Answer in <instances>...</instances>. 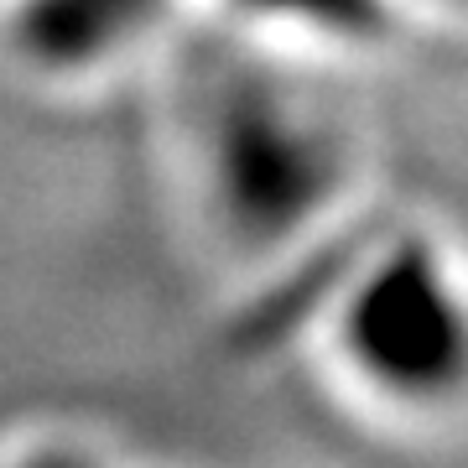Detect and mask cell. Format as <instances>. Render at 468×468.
<instances>
[{"instance_id": "obj_1", "label": "cell", "mask_w": 468, "mask_h": 468, "mask_svg": "<svg viewBox=\"0 0 468 468\" xmlns=\"http://www.w3.org/2000/svg\"><path fill=\"white\" fill-rule=\"evenodd\" d=\"M334 354L375 401L452 406L468 390V276L437 239H390L334 307Z\"/></svg>"}, {"instance_id": "obj_2", "label": "cell", "mask_w": 468, "mask_h": 468, "mask_svg": "<svg viewBox=\"0 0 468 468\" xmlns=\"http://www.w3.org/2000/svg\"><path fill=\"white\" fill-rule=\"evenodd\" d=\"M203 172L214 177L224 224L255 239H282L323 198H334V141L292 94L266 84L224 89L203 125Z\"/></svg>"}, {"instance_id": "obj_3", "label": "cell", "mask_w": 468, "mask_h": 468, "mask_svg": "<svg viewBox=\"0 0 468 468\" xmlns=\"http://www.w3.org/2000/svg\"><path fill=\"white\" fill-rule=\"evenodd\" d=\"M156 0H21L27 42L48 68H100L151 27Z\"/></svg>"}]
</instances>
